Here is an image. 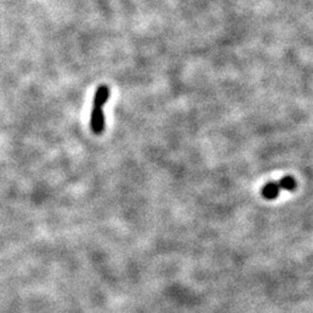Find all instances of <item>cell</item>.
<instances>
[{"instance_id":"6da1fadb","label":"cell","mask_w":313,"mask_h":313,"mask_svg":"<svg viewBox=\"0 0 313 313\" xmlns=\"http://www.w3.org/2000/svg\"><path fill=\"white\" fill-rule=\"evenodd\" d=\"M110 96V91L107 86L102 85L96 89L94 100H93V108L91 114V125L92 131L95 135H100L104 130V115L102 108H104L106 102Z\"/></svg>"},{"instance_id":"7a4b0ae2","label":"cell","mask_w":313,"mask_h":313,"mask_svg":"<svg viewBox=\"0 0 313 313\" xmlns=\"http://www.w3.org/2000/svg\"><path fill=\"white\" fill-rule=\"evenodd\" d=\"M279 191H281V188H279L278 182H269L263 187L262 195L266 200H275L278 196Z\"/></svg>"},{"instance_id":"3957f363","label":"cell","mask_w":313,"mask_h":313,"mask_svg":"<svg viewBox=\"0 0 313 313\" xmlns=\"http://www.w3.org/2000/svg\"><path fill=\"white\" fill-rule=\"evenodd\" d=\"M278 183L279 188L284 189V191H295V189H296V186H297L296 180H295L294 177H291V176L283 177L281 181L278 182Z\"/></svg>"}]
</instances>
